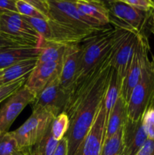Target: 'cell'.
<instances>
[{
	"instance_id": "1",
	"label": "cell",
	"mask_w": 154,
	"mask_h": 155,
	"mask_svg": "<svg viewBox=\"0 0 154 155\" xmlns=\"http://www.w3.org/2000/svg\"><path fill=\"white\" fill-rule=\"evenodd\" d=\"M24 18L40 36L42 44L75 45L81 43L85 38L91 35L54 20L32 18L25 16Z\"/></svg>"
},
{
	"instance_id": "2",
	"label": "cell",
	"mask_w": 154,
	"mask_h": 155,
	"mask_svg": "<svg viewBox=\"0 0 154 155\" xmlns=\"http://www.w3.org/2000/svg\"><path fill=\"white\" fill-rule=\"evenodd\" d=\"M116 32L117 29L115 27L104 28L82 41V65L76 82L88 74L105 57L114 42Z\"/></svg>"
},
{
	"instance_id": "3",
	"label": "cell",
	"mask_w": 154,
	"mask_h": 155,
	"mask_svg": "<svg viewBox=\"0 0 154 155\" xmlns=\"http://www.w3.org/2000/svg\"><path fill=\"white\" fill-rule=\"evenodd\" d=\"M128 118L138 120L154 107V56L148 61L143 75L131 93L128 104Z\"/></svg>"
},
{
	"instance_id": "4",
	"label": "cell",
	"mask_w": 154,
	"mask_h": 155,
	"mask_svg": "<svg viewBox=\"0 0 154 155\" xmlns=\"http://www.w3.org/2000/svg\"><path fill=\"white\" fill-rule=\"evenodd\" d=\"M76 1L46 0L48 5L49 19L91 34L103 30L104 27L89 19L77 8Z\"/></svg>"
},
{
	"instance_id": "5",
	"label": "cell",
	"mask_w": 154,
	"mask_h": 155,
	"mask_svg": "<svg viewBox=\"0 0 154 155\" xmlns=\"http://www.w3.org/2000/svg\"><path fill=\"white\" fill-rule=\"evenodd\" d=\"M110 24L114 27L135 34L145 33L144 29L150 18V12H145L121 0H113L106 5Z\"/></svg>"
},
{
	"instance_id": "6",
	"label": "cell",
	"mask_w": 154,
	"mask_h": 155,
	"mask_svg": "<svg viewBox=\"0 0 154 155\" xmlns=\"http://www.w3.org/2000/svg\"><path fill=\"white\" fill-rule=\"evenodd\" d=\"M54 117L52 113L45 109L33 111L24 124L12 132L20 148L30 151L32 147L45 136Z\"/></svg>"
},
{
	"instance_id": "7",
	"label": "cell",
	"mask_w": 154,
	"mask_h": 155,
	"mask_svg": "<svg viewBox=\"0 0 154 155\" xmlns=\"http://www.w3.org/2000/svg\"><path fill=\"white\" fill-rule=\"evenodd\" d=\"M150 51L149 41L145 33L138 35L137 45L134 49L132 60L126 75L122 80L121 97L128 104L134 87L137 85L143 75Z\"/></svg>"
},
{
	"instance_id": "8",
	"label": "cell",
	"mask_w": 154,
	"mask_h": 155,
	"mask_svg": "<svg viewBox=\"0 0 154 155\" xmlns=\"http://www.w3.org/2000/svg\"><path fill=\"white\" fill-rule=\"evenodd\" d=\"M69 93L61 87L60 75L53 79L39 94L32 102L33 111L45 109L54 114V117L64 110L67 104Z\"/></svg>"
},
{
	"instance_id": "9",
	"label": "cell",
	"mask_w": 154,
	"mask_h": 155,
	"mask_svg": "<svg viewBox=\"0 0 154 155\" xmlns=\"http://www.w3.org/2000/svg\"><path fill=\"white\" fill-rule=\"evenodd\" d=\"M36 95L25 85L9 97L0 109V130L2 133L8 132L16 118L29 104H32Z\"/></svg>"
},
{
	"instance_id": "10",
	"label": "cell",
	"mask_w": 154,
	"mask_h": 155,
	"mask_svg": "<svg viewBox=\"0 0 154 155\" xmlns=\"http://www.w3.org/2000/svg\"><path fill=\"white\" fill-rule=\"evenodd\" d=\"M107 120V115L103 101L91 127L75 155H101L105 137Z\"/></svg>"
},
{
	"instance_id": "11",
	"label": "cell",
	"mask_w": 154,
	"mask_h": 155,
	"mask_svg": "<svg viewBox=\"0 0 154 155\" xmlns=\"http://www.w3.org/2000/svg\"><path fill=\"white\" fill-rule=\"evenodd\" d=\"M82 49L79 44L69 45L63 60L60 73V83L63 89L69 93L75 85L82 65Z\"/></svg>"
},
{
	"instance_id": "12",
	"label": "cell",
	"mask_w": 154,
	"mask_h": 155,
	"mask_svg": "<svg viewBox=\"0 0 154 155\" xmlns=\"http://www.w3.org/2000/svg\"><path fill=\"white\" fill-rule=\"evenodd\" d=\"M62 64L63 61L36 65L33 71L29 74L24 85L37 95L53 79L60 75Z\"/></svg>"
},
{
	"instance_id": "13",
	"label": "cell",
	"mask_w": 154,
	"mask_h": 155,
	"mask_svg": "<svg viewBox=\"0 0 154 155\" xmlns=\"http://www.w3.org/2000/svg\"><path fill=\"white\" fill-rule=\"evenodd\" d=\"M138 39V35L127 32L118 45L113 60L112 67L119 74L123 80L128 71Z\"/></svg>"
},
{
	"instance_id": "14",
	"label": "cell",
	"mask_w": 154,
	"mask_h": 155,
	"mask_svg": "<svg viewBox=\"0 0 154 155\" xmlns=\"http://www.w3.org/2000/svg\"><path fill=\"white\" fill-rule=\"evenodd\" d=\"M147 139L143 118L138 120H131L128 118L123 127V151L122 155H136Z\"/></svg>"
},
{
	"instance_id": "15",
	"label": "cell",
	"mask_w": 154,
	"mask_h": 155,
	"mask_svg": "<svg viewBox=\"0 0 154 155\" xmlns=\"http://www.w3.org/2000/svg\"><path fill=\"white\" fill-rule=\"evenodd\" d=\"M40 48L33 46H19L8 48L0 52V70L26 60L37 59Z\"/></svg>"
},
{
	"instance_id": "16",
	"label": "cell",
	"mask_w": 154,
	"mask_h": 155,
	"mask_svg": "<svg viewBox=\"0 0 154 155\" xmlns=\"http://www.w3.org/2000/svg\"><path fill=\"white\" fill-rule=\"evenodd\" d=\"M128 120V106L125 100L119 97L107 117L104 141L114 136L119 130L123 128Z\"/></svg>"
},
{
	"instance_id": "17",
	"label": "cell",
	"mask_w": 154,
	"mask_h": 155,
	"mask_svg": "<svg viewBox=\"0 0 154 155\" xmlns=\"http://www.w3.org/2000/svg\"><path fill=\"white\" fill-rule=\"evenodd\" d=\"M75 5L82 13L98 25L104 27L110 24L108 10L104 3L96 0H77Z\"/></svg>"
},
{
	"instance_id": "18",
	"label": "cell",
	"mask_w": 154,
	"mask_h": 155,
	"mask_svg": "<svg viewBox=\"0 0 154 155\" xmlns=\"http://www.w3.org/2000/svg\"><path fill=\"white\" fill-rule=\"evenodd\" d=\"M37 59H30L21 61L3 70L0 77V85L15 81L20 78L28 76L36 66Z\"/></svg>"
},
{
	"instance_id": "19",
	"label": "cell",
	"mask_w": 154,
	"mask_h": 155,
	"mask_svg": "<svg viewBox=\"0 0 154 155\" xmlns=\"http://www.w3.org/2000/svg\"><path fill=\"white\" fill-rule=\"evenodd\" d=\"M122 86V78L119 75V73L112 67L111 74H110V80L107 86V92L104 99V105H105L106 113L107 117L110 114V111L113 109V106L116 104L118 98L121 96Z\"/></svg>"
},
{
	"instance_id": "20",
	"label": "cell",
	"mask_w": 154,
	"mask_h": 155,
	"mask_svg": "<svg viewBox=\"0 0 154 155\" xmlns=\"http://www.w3.org/2000/svg\"><path fill=\"white\" fill-rule=\"evenodd\" d=\"M69 45H55V44H42L37 58L36 65L49 62H58L63 60L66 49Z\"/></svg>"
},
{
	"instance_id": "21",
	"label": "cell",
	"mask_w": 154,
	"mask_h": 155,
	"mask_svg": "<svg viewBox=\"0 0 154 155\" xmlns=\"http://www.w3.org/2000/svg\"><path fill=\"white\" fill-rule=\"evenodd\" d=\"M58 142V140L53 137L49 128L45 136L32 147L30 155H52Z\"/></svg>"
},
{
	"instance_id": "22",
	"label": "cell",
	"mask_w": 154,
	"mask_h": 155,
	"mask_svg": "<svg viewBox=\"0 0 154 155\" xmlns=\"http://www.w3.org/2000/svg\"><path fill=\"white\" fill-rule=\"evenodd\" d=\"M123 151V128L104 142L101 155H122Z\"/></svg>"
},
{
	"instance_id": "23",
	"label": "cell",
	"mask_w": 154,
	"mask_h": 155,
	"mask_svg": "<svg viewBox=\"0 0 154 155\" xmlns=\"http://www.w3.org/2000/svg\"><path fill=\"white\" fill-rule=\"evenodd\" d=\"M69 127V117L66 113L62 112L53 119L50 127L51 135L57 140H61L65 137Z\"/></svg>"
},
{
	"instance_id": "24",
	"label": "cell",
	"mask_w": 154,
	"mask_h": 155,
	"mask_svg": "<svg viewBox=\"0 0 154 155\" xmlns=\"http://www.w3.org/2000/svg\"><path fill=\"white\" fill-rule=\"evenodd\" d=\"M12 132L2 133L0 136V155H18L22 151Z\"/></svg>"
},
{
	"instance_id": "25",
	"label": "cell",
	"mask_w": 154,
	"mask_h": 155,
	"mask_svg": "<svg viewBox=\"0 0 154 155\" xmlns=\"http://www.w3.org/2000/svg\"><path fill=\"white\" fill-rule=\"evenodd\" d=\"M29 76V75H28ZM28 76L20 78L15 81L0 85V103L5 101L6 98H8L18 90H19L27 81Z\"/></svg>"
},
{
	"instance_id": "26",
	"label": "cell",
	"mask_w": 154,
	"mask_h": 155,
	"mask_svg": "<svg viewBox=\"0 0 154 155\" xmlns=\"http://www.w3.org/2000/svg\"><path fill=\"white\" fill-rule=\"evenodd\" d=\"M16 8L18 12L23 16L32 18H40V19H49L48 17L42 14L40 11L38 10L31 5L22 1V0H17Z\"/></svg>"
},
{
	"instance_id": "27",
	"label": "cell",
	"mask_w": 154,
	"mask_h": 155,
	"mask_svg": "<svg viewBox=\"0 0 154 155\" xmlns=\"http://www.w3.org/2000/svg\"><path fill=\"white\" fill-rule=\"evenodd\" d=\"M19 46H30V45L14 37L11 35L0 31V52L8 48Z\"/></svg>"
},
{
	"instance_id": "28",
	"label": "cell",
	"mask_w": 154,
	"mask_h": 155,
	"mask_svg": "<svg viewBox=\"0 0 154 155\" xmlns=\"http://www.w3.org/2000/svg\"><path fill=\"white\" fill-rule=\"evenodd\" d=\"M143 124L148 138L154 139V107L148 110L143 117Z\"/></svg>"
},
{
	"instance_id": "29",
	"label": "cell",
	"mask_w": 154,
	"mask_h": 155,
	"mask_svg": "<svg viewBox=\"0 0 154 155\" xmlns=\"http://www.w3.org/2000/svg\"><path fill=\"white\" fill-rule=\"evenodd\" d=\"M9 12H18L16 0H0V15Z\"/></svg>"
},
{
	"instance_id": "30",
	"label": "cell",
	"mask_w": 154,
	"mask_h": 155,
	"mask_svg": "<svg viewBox=\"0 0 154 155\" xmlns=\"http://www.w3.org/2000/svg\"><path fill=\"white\" fill-rule=\"evenodd\" d=\"M28 4L31 5L33 7L40 11L42 14L49 18V13H48V5L46 0H22Z\"/></svg>"
},
{
	"instance_id": "31",
	"label": "cell",
	"mask_w": 154,
	"mask_h": 155,
	"mask_svg": "<svg viewBox=\"0 0 154 155\" xmlns=\"http://www.w3.org/2000/svg\"><path fill=\"white\" fill-rule=\"evenodd\" d=\"M136 155H154V139L148 138Z\"/></svg>"
},
{
	"instance_id": "32",
	"label": "cell",
	"mask_w": 154,
	"mask_h": 155,
	"mask_svg": "<svg viewBox=\"0 0 154 155\" xmlns=\"http://www.w3.org/2000/svg\"><path fill=\"white\" fill-rule=\"evenodd\" d=\"M52 155H68V142L66 138L59 141L57 148Z\"/></svg>"
},
{
	"instance_id": "33",
	"label": "cell",
	"mask_w": 154,
	"mask_h": 155,
	"mask_svg": "<svg viewBox=\"0 0 154 155\" xmlns=\"http://www.w3.org/2000/svg\"><path fill=\"white\" fill-rule=\"evenodd\" d=\"M151 24V31L154 34V8L150 12V19H149Z\"/></svg>"
},
{
	"instance_id": "34",
	"label": "cell",
	"mask_w": 154,
	"mask_h": 155,
	"mask_svg": "<svg viewBox=\"0 0 154 155\" xmlns=\"http://www.w3.org/2000/svg\"><path fill=\"white\" fill-rule=\"evenodd\" d=\"M18 155H30V151H25V150H23L22 151H21Z\"/></svg>"
},
{
	"instance_id": "35",
	"label": "cell",
	"mask_w": 154,
	"mask_h": 155,
	"mask_svg": "<svg viewBox=\"0 0 154 155\" xmlns=\"http://www.w3.org/2000/svg\"><path fill=\"white\" fill-rule=\"evenodd\" d=\"M96 1L101 2H102V3H104V4L107 5V3L110 2H111V1H113V0H96Z\"/></svg>"
},
{
	"instance_id": "36",
	"label": "cell",
	"mask_w": 154,
	"mask_h": 155,
	"mask_svg": "<svg viewBox=\"0 0 154 155\" xmlns=\"http://www.w3.org/2000/svg\"><path fill=\"white\" fill-rule=\"evenodd\" d=\"M2 74H3V70H0V77L2 76Z\"/></svg>"
},
{
	"instance_id": "37",
	"label": "cell",
	"mask_w": 154,
	"mask_h": 155,
	"mask_svg": "<svg viewBox=\"0 0 154 155\" xmlns=\"http://www.w3.org/2000/svg\"><path fill=\"white\" fill-rule=\"evenodd\" d=\"M0 24H1V15H0Z\"/></svg>"
},
{
	"instance_id": "38",
	"label": "cell",
	"mask_w": 154,
	"mask_h": 155,
	"mask_svg": "<svg viewBox=\"0 0 154 155\" xmlns=\"http://www.w3.org/2000/svg\"><path fill=\"white\" fill-rule=\"evenodd\" d=\"M2 135V133H1V130H0V136H1Z\"/></svg>"
},
{
	"instance_id": "39",
	"label": "cell",
	"mask_w": 154,
	"mask_h": 155,
	"mask_svg": "<svg viewBox=\"0 0 154 155\" xmlns=\"http://www.w3.org/2000/svg\"><path fill=\"white\" fill-rule=\"evenodd\" d=\"M16 1H17V0H16Z\"/></svg>"
}]
</instances>
